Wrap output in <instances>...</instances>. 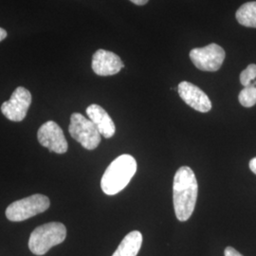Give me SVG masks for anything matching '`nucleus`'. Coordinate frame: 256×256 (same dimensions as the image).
<instances>
[{"mask_svg":"<svg viewBox=\"0 0 256 256\" xmlns=\"http://www.w3.org/2000/svg\"><path fill=\"white\" fill-rule=\"evenodd\" d=\"M132 3L138 5V6H142V5H146L148 0H130Z\"/></svg>","mask_w":256,"mask_h":256,"instance_id":"a211bd4d","label":"nucleus"},{"mask_svg":"<svg viewBox=\"0 0 256 256\" xmlns=\"http://www.w3.org/2000/svg\"><path fill=\"white\" fill-rule=\"evenodd\" d=\"M256 78V64H248L246 70H244L240 74V82L242 86H248Z\"/></svg>","mask_w":256,"mask_h":256,"instance_id":"2eb2a0df","label":"nucleus"},{"mask_svg":"<svg viewBox=\"0 0 256 256\" xmlns=\"http://www.w3.org/2000/svg\"><path fill=\"white\" fill-rule=\"evenodd\" d=\"M32 104V94L27 88L18 86L12 92L9 101L1 106L2 114L12 122H22Z\"/></svg>","mask_w":256,"mask_h":256,"instance_id":"0eeeda50","label":"nucleus"},{"mask_svg":"<svg viewBox=\"0 0 256 256\" xmlns=\"http://www.w3.org/2000/svg\"><path fill=\"white\" fill-rule=\"evenodd\" d=\"M70 136L88 150H94L101 142V134L90 120L80 113H74L68 126Z\"/></svg>","mask_w":256,"mask_h":256,"instance_id":"39448f33","label":"nucleus"},{"mask_svg":"<svg viewBox=\"0 0 256 256\" xmlns=\"http://www.w3.org/2000/svg\"><path fill=\"white\" fill-rule=\"evenodd\" d=\"M92 70L99 76L119 74L124 66L120 56L104 50H98L92 57Z\"/></svg>","mask_w":256,"mask_h":256,"instance_id":"9d476101","label":"nucleus"},{"mask_svg":"<svg viewBox=\"0 0 256 256\" xmlns=\"http://www.w3.org/2000/svg\"><path fill=\"white\" fill-rule=\"evenodd\" d=\"M238 23L242 26L256 28V1L243 4L236 14Z\"/></svg>","mask_w":256,"mask_h":256,"instance_id":"ddd939ff","label":"nucleus"},{"mask_svg":"<svg viewBox=\"0 0 256 256\" xmlns=\"http://www.w3.org/2000/svg\"><path fill=\"white\" fill-rule=\"evenodd\" d=\"M66 228L63 223L50 222L34 230L28 239V248L36 256H44L54 246L63 243Z\"/></svg>","mask_w":256,"mask_h":256,"instance_id":"7ed1b4c3","label":"nucleus"},{"mask_svg":"<svg viewBox=\"0 0 256 256\" xmlns=\"http://www.w3.org/2000/svg\"><path fill=\"white\" fill-rule=\"evenodd\" d=\"M37 138L42 146L56 154H64L68 149L62 128L54 120H48L40 126Z\"/></svg>","mask_w":256,"mask_h":256,"instance_id":"6e6552de","label":"nucleus"},{"mask_svg":"<svg viewBox=\"0 0 256 256\" xmlns=\"http://www.w3.org/2000/svg\"><path fill=\"white\" fill-rule=\"evenodd\" d=\"M254 86H256V82H254Z\"/></svg>","mask_w":256,"mask_h":256,"instance_id":"aec40b11","label":"nucleus"},{"mask_svg":"<svg viewBox=\"0 0 256 256\" xmlns=\"http://www.w3.org/2000/svg\"><path fill=\"white\" fill-rule=\"evenodd\" d=\"M198 194L196 174L188 166L180 167L174 174L173 202L176 218L184 222L191 218Z\"/></svg>","mask_w":256,"mask_h":256,"instance_id":"f257e3e1","label":"nucleus"},{"mask_svg":"<svg viewBox=\"0 0 256 256\" xmlns=\"http://www.w3.org/2000/svg\"><path fill=\"white\" fill-rule=\"evenodd\" d=\"M86 115L99 130L100 134L106 138L115 135L116 126L108 113L98 104H90L86 108Z\"/></svg>","mask_w":256,"mask_h":256,"instance_id":"9b49d317","label":"nucleus"},{"mask_svg":"<svg viewBox=\"0 0 256 256\" xmlns=\"http://www.w3.org/2000/svg\"><path fill=\"white\" fill-rule=\"evenodd\" d=\"M225 56L224 48L214 43L204 48H192L190 52L192 64L203 72L218 70L224 62Z\"/></svg>","mask_w":256,"mask_h":256,"instance_id":"423d86ee","label":"nucleus"},{"mask_svg":"<svg viewBox=\"0 0 256 256\" xmlns=\"http://www.w3.org/2000/svg\"><path fill=\"white\" fill-rule=\"evenodd\" d=\"M6 37H7V32L4 28H0V42L4 40Z\"/></svg>","mask_w":256,"mask_h":256,"instance_id":"6ab92c4d","label":"nucleus"},{"mask_svg":"<svg viewBox=\"0 0 256 256\" xmlns=\"http://www.w3.org/2000/svg\"><path fill=\"white\" fill-rule=\"evenodd\" d=\"M238 100L241 106L245 108H252L256 104V86L254 82L245 86L238 95Z\"/></svg>","mask_w":256,"mask_h":256,"instance_id":"4468645a","label":"nucleus"},{"mask_svg":"<svg viewBox=\"0 0 256 256\" xmlns=\"http://www.w3.org/2000/svg\"><path fill=\"white\" fill-rule=\"evenodd\" d=\"M178 92L180 97L189 106L194 110L202 113L209 112L212 110V102L206 93L194 84L192 82H180L178 86Z\"/></svg>","mask_w":256,"mask_h":256,"instance_id":"1a4fd4ad","label":"nucleus"},{"mask_svg":"<svg viewBox=\"0 0 256 256\" xmlns=\"http://www.w3.org/2000/svg\"><path fill=\"white\" fill-rule=\"evenodd\" d=\"M142 244V234L138 230H133L122 239L112 256H137Z\"/></svg>","mask_w":256,"mask_h":256,"instance_id":"f8f14e48","label":"nucleus"},{"mask_svg":"<svg viewBox=\"0 0 256 256\" xmlns=\"http://www.w3.org/2000/svg\"><path fill=\"white\" fill-rule=\"evenodd\" d=\"M136 172V160L128 154L120 156L110 164L102 178V192L108 196H113L122 191Z\"/></svg>","mask_w":256,"mask_h":256,"instance_id":"f03ea898","label":"nucleus"},{"mask_svg":"<svg viewBox=\"0 0 256 256\" xmlns=\"http://www.w3.org/2000/svg\"><path fill=\"white\" fill-rule=\"evenodd\" d=\"M250 169L252 170V173L256 174V158H254L250 162Z\"/></svg>","mask_w":256,"mask_h":256,"instance_id":"f3484780","label":"nucleus"},{"mask_svg":"<svg viewBox=\"0 0 256 256\" xmlns=\"http://www.w3.org/2000/svg\"><path fill=\"white\" fill-rule=\"evenodd\" d=\"M50 202L44 194H32L20 200L12 202L6 209V216L10 221L21 222L44 212L50 208Z\"/></svg>","mask_w":256,"mask_h":256,"instance_id":"20e7f679","label":"nucleus"},{"mask_svg":"<svg viewBox=\"0 0 256 256\" xmlns=\"http://www.w3.org/2000/svg\"><path fill=\"white\" fill-rule=\"evenodd\" d=\"M224 256H243L239 252H238L236 248L232 247H227L224 250Z\"/></svg>","mask_w":256,"mask_h":256,"instance_id":"dca6fc26","label":"nucleus"}]
</instances>
